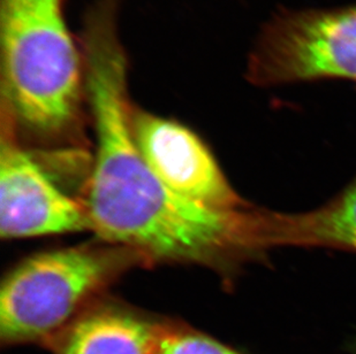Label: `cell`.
<instances>
[{
    "instance_id": "1",
    "label": "cell",
    "mask_w": 356,
    "mask_h": 354,
    "mask_svg": "<svg viewBox=\"0 0 356 354\" xmlns=\"http://www.w3.org/2000/svg\"><path fill=\"white\" fill-rule=\"evenodd\" d=\"M84 34L86 96L96 134L83 204L89 229L145 261L218 271L270 250L269 211L210 208L172 190L152 171L133 134L127 60L112 14L92 15Z\"/></svg>"
},
{
    "instance_id": "2",
    "label": "cell",
    "mask_w": 356,
    "mask_h": 354,
    "mask_svg": "<svg viewBox=\"0 0 356 354\" xmlns=\"http://www.w3.org/2000/svg\"><path fill=\"white\" fill-rule=\"evenodd\" d=\"M0 24L3 112L40 140L71 136L87 92L63 0H1Z\"/></svg>"
},
{
    "instance_id": "6",
    "label": "cell",
    "mask_w": 356,
    "mask_h": 354,
    "mask_svg": "<svg viewBox=\"0 0 356 354\" xmlns=\"http://www.w3.org/2000/svg\"><path fill=\"white\" fill-rule=\"evenodd\" d=\"M138 150L166 185L181 196L218 210L247 208L207 145L177 121L133 108Z\"/></svg>"
},
{
    "instance_id": "3",
    "label": "cell",
    "mask_w": 356,
    "mask_h": 354,
    "mask_svg": "<svg viewBox=\"0 0 356 354\" xmlns=\"http://www.w3.org/2000/svg\"><path fill=\"white\" fill-rule=\"evenodd\" d=\"M143 258L127 248L75 246L27 258L0 291L3 344L51 342L82 314L91 298Z\"/></svg>"
},
{
    "instance_id": "9",
    "label": "cell",
    "mask_w": 356,
    "mask_h": 354,
    "mask_svg": "<svg viewBox=\"0 0 356 354\" xmlns=\"http://www.w3.org/2000/svg\"><path fill=\"white\" fill-rule=\"evenodd\" d=\"M154 354H243L222 342L185 328L159 326Z\"/></svg>"
},
{
    "instance_id": "5",
    "label": "cell",
    "mask_w": 356,
    "mask_h": 354,
    "mask_svg": "<svg viewBox=\"0 0 356 354\" xmlns=\"http://www.w3.org/2000/svg\"><path fill=\"white\" fill-rule=\"evenodd\" d=\"M89 229L84 206L61 190L17 142L3 112L0 142V235L3 239L71 234Z\"/></svg>"
},
{
    "instance_id": "7",
    "label": "cell",
    "mask_w": 356,
    "mask_h": 354,
    "mask_svg": "<svg viewBox=\"0 0 356 354\" xmlns=\"http://www.w3.org/2000/svg\"><path fill=\"white\" fill-rule=\"evenodd\" d=\"M159 326L118 308H101L75 319L54 338L57 354H154Z\"/></svg>"
},
{
    "instance_id": "8",
    "label": "cell",
    "mask_w": 356,
    "mask_h": 354,
    "mask_svg": "<svg viewBox=\"0 0 356 354\" xmlns=\"http://www.w3.org/2000/svg\"><path fill=\"white\" fill-rule=\"evenodd\" d=\"M269 243L356 252V180L321 208L305 213L270 212Z\"/></svg>"
},
{
    "instance_id": "4",
    "label": "cell",
    "mask_w": 356,
    "mask_h": 354,
    "mask_svg": "<svg viewBox=\"0 0 356 354\" xmlns=\"http://www.w3.org/2000/svg\"><path fill=\"white\" fill-rule=\"evenodd\" d=\"M259 83L356 80V7L296 14L266 31L252 59Z\"/></svg>"
}]
</instances>
